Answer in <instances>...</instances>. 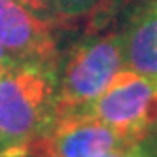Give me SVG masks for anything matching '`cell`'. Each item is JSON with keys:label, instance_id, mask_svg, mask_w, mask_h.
<instances>
[{"label": "cell", "instance_id": "obj_7", "mask_svg": "<svg viewBox=\"0 0 157 157\" xmlns=\"http://www.w3.org/2000/svg\"><path fill=\"white\" fill-rule=\"evenodd\" d=\"M53 4L57 27H72L78 23L97 27V19L112 8L114 0H53Z\"/></svg>", "mask_w": 157, "mask_h": 157}, {"label": "cell", "instance_id": "obj_9", "mask_svg": "<svg viewBox=\"0 0 157 157\" xmlns=\"http://www.w3.org/2000/svg\"><path fill=\"white\" fill-rule=\"evenodd\" d=\"M100 157H151L150 151V146L148 140L138 142V144H127V146H121V148H116Z\"/></svg>", "mask_w": 157, "mask_h": 157}, {"label": "cell", "instance_id": "obj_3", "mask_svg": "<svg viewBox=\"0 0 157 157\" xmlns=\"http://www.w3.org/2000/svg\"><path fill=\"white\" fill-rule=\"evenodd\" d=\"M82 114L98 119L131 142H144L157 134V80L123 68Z\"/></svg>", "mask_w": 157, "mask_h": 157}, {"label": "cell", "instance_id": "obj_6", "mask_svg": "<svg viewBox=\"0 0 157 157\" xmlns=\"http://www.w3.org/2000/svg\"><path fill=\"white\" fill-rule=\"evenodd\" d=\"M121 34L125 68L157 80V0H144Z\"/></svg>", "mask_w": 157, "mask_h": 157}, {"label": "cell", "instance_id": "obj_10", "mask_svg": "<svg viewBox=\"0 0 157 157\" xmlns=\"http://www.w3.org/2000/svg\"><path fill=\"white\" fill-rule=\"evenodd\" d=\"M12 64H15L12 59H10L8 57V53L2 49V46H0V72H2V70H6L8 68V66H12Z\"/></svg>", "mask_w": 157, "mask_h": 157}, {"label": "cell", "instance_id": "obj_11", "mask_svg": "<svg viewBox=\"0 0 157 157\" xmlns=\"http://www.w3.org/2000/svg\"><path fill=\"white\" fill-rule=\"evenodd\" d=\"M148 146H150V151H151V157H157V134L151 138H148Z\"/></svg>", "mask_w": 157, "mask_h": 157}, {"label": "cell", "instance_id": "obj_1", "mask_svg": "<svg viewBox=\"0 0 157 157\" xmlns=\"http://www.w3.org/2000/svg\"><path fill=\"white\" fill-rule=\"evenodd\" d=\"M57 66L15 63L0 72V157H30L53 117Z\"/></svg>", "mask_w": 157, "mask_h": 157}, {"label": "cell", "instance_id": "obj_2", "mask_svg": "<svg viewBox=\"0 0 157 157\" xmlns=\"http://www.w3.org/2000/svg\"><path fill=\"white\" fill-rule=\"evenodd\" d=\"M125 68L121 30L82 40L57 74L53 117L82 114L104 93L114 76Z\"/></svg>", "mask_w": 157, "mask_h": 157}, {"label": "cell", "instance_id": "obj_5", "mask_svg": "<svg viewBox=\"0 0 157 157\" xmlns=\"http://www.w3.org/2000/svg\"><path fill=\"white\" fill-rule=\"evenodd\" d=\"M0 46L13 63L57 66L53 27L19 0H0Z\"/></svg>", "mask_w": 157, "mask_h": 157}, {"label": "cell", "instance_id": "obj_4", "mask_svg": "<svg viewBox=\"0 0 157 157\" xmlns=\"http://www.w3.org/2000/svg\"><path fill=\"white\" fill-rule=\"evenodd\" d=\"M127 144L123 134L85 114L51 117L38 140L32 144L30 157H100Z\"/></svg>", "mask_w": 157, "mask_h": 157}, {"label": "cell", "instance_id": "obj_8", "mask_svg": "<svg viewBox=\"0 0 157 157\" xmlns=\"http://www.w3.org/2000/svg\"><path fill=\"white\" fill-rule=\"evenodd\" d=\"M23 2L30 12H34L40 19H44L51 27H57V17H55V4L53 0H19Z\"/></svg>", "mask_w": 157, "mask_h": 157}]
</instances>
